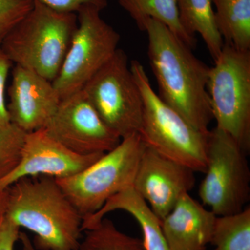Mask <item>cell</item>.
I'll list each match as a JSON object with an SVG mask.
<instances>
[{
  "mask_svg": "<svg viewBox=\"0 0 250 250\" xmlns=\"http://www.w3.org/2000/svg\"><path fill=\"white\" fill-rule=\"evenodd\" d=\"M215 21L224 43L250 50V0H211Z\"/></svg>",
  "mask_w": 250,
  "mask_h": 250,
  "instance_id": "obj_17",
  "label": "cell"
},
{
  "mask_svg": "<svg viewBox=\"0 0 250 250\" xmlns=\"http://www.w3.org/2000/svg\"><path fill=\"white\" fill-rule=\"evenodd\" d=\"M21 232V229L5 216L0 223V250H14Z\"/></svg>",
  "mask_w": 250,
  "mask_h": 250,
  "instance_id": "obj_25",
  "label": "cell"
},
{
  "mask_svg": "<svg viewBox=\"0 0 250 250\" xmlns=\"http://www.w3.org/2000/svg\"><path fill=\"white\" fill-rule=\"evenodd\" d=\"M8 201H9V188H3L0 187V223L6 216Z\"/></svg>",
  "mask_w": 250,
  "mask_h": 250,
  "instance_id": "obj_26",
  "label": "cell"
},
{
  "mask_svg": "<svg viewBox=\"0 0 250 250\" xmlns=\"http://www.w3.org/2000/svg\"><path fill=\"white\" fill-rule=\"evenodd\" d=\"M9 96L10 121L26 133L43 129L62 100L52 82L18 65L13 70Z\"/></svg>",
  "mask_w": 250,
  "mask_h": 250,
  "instance_id": "obj_13",
  "label": "cell"
},
{
  "mask_svg": "<svg viewBox=\"0 0 250 250\" xmlns=\"http://www.w3.org/2000/svg\"><path fill=\"white\" fill-rule=\"evenodd\" d=\"M207 91L216 127L250 151V50L224 43L210 67Z\"/></svg>",
  "mask_w": 250,
  "mask_h": 250,
  "instance_id": "obj_6",
  "label": "cell"
},
{
  "mask_svg": "<svg viewBox=\"0 0 250 250\" xmlns=\"http://www.w3.org/2000/svg\"><path fill=\"white\" fill-rule=\"evenodd\" d=\"M83 232L77 250H146L143 240L122 232L107 218Z\"/></svg>",
  "mask_w": 250,
  "mask_h": 250,
  "instance_id": "obj_20",
  "label": "cell"
},
{
  "mask_svg": "<svg viewBox=\"0 0 250 250\" xmlns=\"http://www.w3.org/2000/svg\"><path fill=\"white\" fill-rule=\"evenodd\" d=\"M26 135L25 131L12 123L0 124V180L18 166Z\"/></svg>",
  "mask_w": 250,
  "mask_h": 250,
  "instance_id": "obj_21",
  "label": "cell"
},
{
  "mask_svg": "<svg viewBox=\"0 0 250 250\" xmlns=\"http://www.w3.org/2000/svg\"><path fill=\"white\" fill-rule=\"evenodd\" d=\"M83 91L103 121L122 139L139 134L143 97L124 51L117 49L85 84Z\"/></svg>",
  "mask_w": 250,
  "mask_h": 250,
  "instance_id": "obj_9",
  "label": "cell"
},
{
  "mask_svg": "<svg viewBox=\"0 0 250 250\" xmlns=\"http://www.w3.org/2000/svg\"><path fill=\"white\" fill-rule=\"evenodd\" d=\"M118 210L129 213L139 223L146 250H171L163 233L161 220L133 187L112 197L97 213L83 219V231L99 223L108 213Z\"/></svg>",
  "mask_w": 250,
  "mask_h": 250,
  "instance_id": "obj_15",
  "label": "cell"
},
{
  "mask_svg": "<svg viewBox=\"0 0 250 250\" xmlns=\"http://www.w3.org/2000/svg\"><path fill=\"white\" fill-rule=\"evenodd\" d=\"M34 0H0V47L8 34L27 16Z\"/></svg>",
  "mask_w": 250,
  "mask_h": 250,
  "instance_id": "obj_22",
  "label": "cell"
},
{
  "mask_svg": "<svg viewBox=\"0 0 250 250\" xmlns=\"http://www.w3.org/2000/svg\"><path fill=\"white\" fill-rule=\"evenodd\" d=\"M12 62L0 47V124L11 123L7 105L5 102L6 81Z\"/></svg>",
  "mask_w": 250,
  "mask_h": 250,
  "instance_id": "obj_24",
  "label": "cell"
},
{
  "mask_svg": "<svg viewBox=\"0 0 250 250\" xmlns=\"http://www.w3.org/2000/svg\"><path fill=\"white\" fill-rule=\"evenodd\" d=\"M6 217L34 235L38 250H77L83 217L54 178L20 179L9 188Z\"/></svg>",
  "mask_w": 250,
  "mask_h": 250,
  "instance_id": "obj_2",
  "label": "cell"
},
{
  "mask_svg": "<svg viewBox=\"0 0 250 250\" xmlns=\"http://www.w3.org/2000/svg\"><path fill=\"white\" fill-rule=\"evenodd\" d=\"M103 154L82 155L72 152L44 129L27 133L21 160L11 173L0 180V187L8 188L20 179L28 177L67 178L85 170Z\"/></svg>",
  "mask_w": 250,
  "mask_h": 250,
  "instance_id": "obj_12",
  "label": "cell"
},
{
  "mask_svg": "<svg viewBox=\"0 0 250 250\" xmlns=\"http://www.w3.org/2000/svg\"><path fill=\"white\" fill-rule=\"evenodd\" d=\"M43 129L62 146L82 155L104 154L122 141L103 121L83 90L62 99Z\"/></svg>",
  "mask_w": 250,
  "mask_h": 250,
  "instance_id": "obj_10",
  "label": "cell"
},
{
  "mask_svg": "<svg viewBox=\"0 0 250 250\" xmlns=\"http://www.w3.org/2000/svg\"><path fill=\"white\" fill-rule=\"evenodd\" d=\"M144 142L135 134L75 175L56 179L83 219L101 209L112 197L133 187Z\"/></svg>",
  "mask_w": 250,
  "mask_h": 250,
  "instance_id": "obj_5",
  "label": "cell"
},
{
  "mask_svg": "<svg viewBox=\"0 0 250 250\" xmlns=\"http://www.w3.org/2000/svg\"><path fill=\"white\" fill-rule=\"evenodd\" d=\"M19 241L22 245V250H38L34 246L32 241L25 233L21 232Z\"/></svg>",
  "mask_w": 250,
  "mask_h": 250,
  "instance_id": "obj_27",
  "label": "cell"
},
{
  "mask_svg": "<svg viewBox=\"0 0 250 250\" xmlns=\"http://www.w3.org/2000/svg\"><path fill=\"white\" fill-rule=\"evenodd\" d=\"M59 13L76 14L84 6H94L103 11L108 6L107 0H36Z\"/></svg>",
  "mask_w": 250,
  "mask_h": 250,
  "instance_id": "obj_23",
  "label": "cell"
},
{
  "mask_svg": "<svg viewBox=\"0 0 250 250\" xmlns=\"http://www.w3.org/2000/svg\"><path fill=\"white\" fill-rule=\"evenodd\" d=\"M210 244L213 250H250V207L217 216Z\"/></svg>",
  "mask_w": 250,
  "mask_h": 250,
  "instance_id": "obj_19",
  "label": "cell"
},
{
  "mask_svg": "<svg viewBox=\"0 0 250 250\" xmlns=\"http://www.w3.org/2000/svg\"><path fill=\"white\" fill-rule=\"evenodd\" d=\"M179 21L188 34H200L213 61L216 60L224 45L217 29L211 0H176Z\"/></svg>",
  "mask_w": 250,
  "mask_h": 250,
  "instance_id": "obj_16",
  "label": "cell"
},
{
  "mask_svg": "<svg viewBox=\"0 0 250 250\" xmlns=\"http://www.w3.org/2000/svg\"><path fill=\"white\" fill-rule=\"evenodd\" d=\"M131 72L143 100L142 126L139 135L146 146L195 172L207 169L208 134L195 129L166 104L153 90L144 67L131 62Z\"/></svg>",
  "mask_w": 250,
  "mask_h": 250,
  "instance_id": "obj_4",
  "label": "cell"
},
{
  "mask_svg": "<svg viewBox=\"0 0 250 250\" xmlns=\"http://www.w3.org/2000/svg\"><path fill=\"white\" fill-rule=\"evenodd\" d=\"M195 184L193 170L145 146L133 188L161 222Z\"/></svg>",
  "mask_w": 250,
  "mask_h": 250,
  "instance_id": "obj_11",
  "label": "cell"
},
{
  "mask_svg": "<svg viewBox=\"0 0 250 250\" xmlns=\"http://www.w3.org/2000/svg\"><path fill=\"white\" fill-rule=\"evenodd\" d=\"M94 6L77 13V27L62 67L52 82L61 99L80 90L112 58L121 36L100 16Z\"/></svg>",
  "mask_w": 250,
  "mask_h": 250,
  "instance_id": "obj_8",
  "label": "cell"
},
{
  "mask_svg": "<svg viewBox=\"0 0 250 250\" xmlns=\"http://www.w3.org/2000/svg\"><path fill=\"white\" fill-rule=\"evenodd\" d=\"M34 1L32 9L8 34L1 49L16 65L52 82L76 30L77 16Z\"/></svg>",
  "mask_w": 250,
  "mask_h": 250,
  "instance_id": "obj_3",
  "label": "cell"
},
{
  "mask_svg": "<svg viewBox=\"0 0 250 250\" xmlns=\"http://www.w3.org/2000/svg\"><path fill=\"white\" fill-rule=\"evenodd\" d=\"M248 153L228 133L216 126L208 132L207 169L199 188L204 206L216 216L242 211L250 200Z\"/></svg>",
  "mask_w": 250,
  "mask_h": 250,
  "instance_id": "obj_7",
  "label": "cell"
},
{
  "mask_svg": "<svg viewBox=\"0 0 250 250\" xmlns=\"http://www.w3.org/2000/svg\"><path fill=\"white\" fill-rule=\"evenodd\" d=\"M147 55L159 90V98L195 129L209 132L213 121L207 82L210 67L165 24L147 18Z\"/></svg>",
  "mask_w": 250,
  "mask_h": 250,
  "instance_id": "obj_1",
  "label": "cell"
},
{
  "mask_svg": "<svg viewBox=\"0 0 250 250\" xmlns=\"http://www.w3.org/2000/svg\"><path fill=\"white\" fill-rule=\"evenodd\" d=\"M118 3L132 18L143 31L147 18H153L166 27L192 49L197 45L196 37L188 34L179 21L176 0H118Z\"/></svg>",
  "mask_w": 250,
  "mask_h": 250,
  "instance_id": "obj_18",
  "label": "cell"
},
{
  "mask_svg": "<svg viewBox=\"0 0 250 250\" xmlns=\"http://www.w3.org/2000/svg\"><path fill=\"white\" fill-rule=\"evenodd\" d=\"M216 218L187 193L161 221V229L171 250H206L210 244Z\"/></svg>",
  "mask_w": 250,
  "mask_h": 250,
  "instance_id": "obj_14",
  "label": "cell"
}]
</instances>
